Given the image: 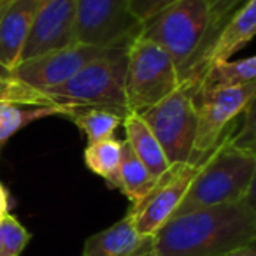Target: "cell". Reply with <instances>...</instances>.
Here are the masks:
<instances>
[{"label": "cell", "instance_id": "28", "mask_svg": "<svg viewBox=\"0 0 256 256\" xmlns=\"http://www.w3.org/2000/svg\"><path fill=\"white\" fill-rule=\"evenodd\" d=\"M9 212V195L6 192V188L0 184V216Z\"/></svg>", "mask_w": 256, "mask_h": 256}, {"label": "cell", "instance_id": "12", "mask_svg": "<svg viewBox=\"0 0 256 256\" xmlns=\"http://www.w3.org/2000/svg\"><path fill=\"white\" fill-rule=\"evenodd\" d=\"M154 251V237L137 232L126 212L120 221L86 238L81 256H144Z\"/></svg>", "mask_w": 256, "mask_h": 256}, {"label": "cell", "instance_id": "31", "mask_svg": "<svg viewBox=\"0 0 256 256\" xmlns=\"http://www.w3.org/2000/svg\"><path fill=\"white\" fill-rule=\"evenodd\" d=\"M144 256H156V252H154V251H151V252H148V254H144Z\"/></svg>", "mask_w": 256, "mask_h": 256}, {"label": "cell", "instance_id": "3", "mask_svg": "<svg viewBox=\"0 0 256 256\" xmlns=\"http://www.w3.org/2000/svg\"><path fill=\"white\" fill-rule=\"evenodd\" d=\"M235 128L237 121L232 124L220 146L206 158L172 218L221 204L242 202L246 198L256 174V154L232 144Z\"/></svg>", "mask_w": 256, "mask_h": 256}, {"label": "cell", "instance_id": "9", "mask_svg": "<svg viewBox=\"0 0 256 256\" xmlns=\"http://www.w3.org/2000/svg\"><path fill=\"white\" fill-rule=\"evenodd\" d=\"M110 48L112 46L102 48L76 42L64 50L51 51V53L20 62L11 70V76L22 84L28 86L36 92L46 93L72 79L82 67H86L90 62L104 56Z\"/></svg>", "mask_w": 256, "mask_h": 256}, {"label": "cell", "instance_id": "26", "mask_svg": "<svg viewBox=\"0 0 256 256\" xmlns=\"http://www.w3.org/2000/svg\"><path fill=\"white\" fill-rule=\"evenodd\" d=\"M244 202L248 204V207L252 210V212H254V216H256V174H254V179H252L251 188H249V192H248V195H246Z\"/></svg>", "mask_w": 256, "mask_h": 256}, {"label": "cell", "instance_id": "10", "mask_svg": "<svg viewBox=\"0 0 256 256\" xmlns=\"http://www.w3.org/2000/svg\"><path fill=\"white\" fill-rule=\"evenodd\" d=\"M202 164L172 165L139 204L130 206L128 212L132 214L139 234L154 237V234L172 220Z\"/></svg>", "mask_w": 256, "mask_h": 256}, {"label": "cell", "instance_id": "8", "mask_svg": "<svg viewBox=\"0 0 256 256\" xmlns=\"http://www.w3.org/2000/svg\"><path fill=\"white\" fill-rule=\"evenodd\" d=\"M76 37L90 46L128 44L142 28L130 0H74Z\"/></svg>", "mask_w": 256, "mask_h": 256}, {"label": "cell", "instance_id": "19", "mask_svg": "<svg viewBox=\"0 0 256 256\" xmlns=\"http://www.w3.org/2000/svg\"><path fill=\"white\" fill-rule=\"evenodd\" d=\"M123 118L104 107H74L68 114V120L81 130L88 144L114 137L118 128L123 126Z\"/></svg>", "mask_w": 256, "mask_h": 256}, {"label": "cell", "instance_id": "27", "mask_svg": "<svg viewBox=\"0 0 256 256\" xmlns=\"http://www.w3.org/2000/svg\"><path fill=\"white\" fill-rule=\"evenodd\" d=\"M226 256H256V242L254 244H249V246H244L240 249H235L232 251L230 254Z\"/></svg>", "mask_w": 256, "mask_h": 256}, {"label": "cell", "instance_id": "24", "mask_svg": "<svg viewBox=\"0 0 256 256\" xmlns=\"http://www.w3.org/2000/svg\"><path fill=\"white\" fill-rule=\"evenodd\" d=\"M246 0H209L210 11H212V37L220 36L221 30L226 26L230 18L240 9ZM214 44V42H212Z\"/></svg>", "mask_w": 256, "mask_h": 256}, {"label": "cell", "instance_id": "25", "mask_svg": "<svg viewBox=\"0 0 256 256\" xmlns=\"http://www.w3.org/2000/svg\"><path fill=\"white\" fill-rule=\"evenodd\" d=\"M172 2H174V0H130L134 14H136V18L139 20L140 23L151 20L154 14H158L162 9L167 8Z\"/></svg>", "mask_w": 256, "mask_h": 256}, {"label": "cell", "instance_id": "5", "mask_svg": "<svg viewBox=\"0 0 256 256\" xmlns=\"http://www.w3.org/2000/svg\"><path fill=\"white\" fill-rule=\"evenodd\" d=\"M128 112L142 114L181 86L172 58L153 40L137 34L128 44L126 64Z\"/></svg>", "mask_w": 256, "mask_h": 256}, {"label": "cell", "instance_id": "7", "mask_svg": "<svg viewBox=\"0 0 256 256\" xmlns=\"http://www.w3.org/2000/svg\"><path fill=\"white\" fill-rule=\"evenodd\" d=\"M256 95V82L224 88L196 90V137L190 164H202L223 140L232 124L248 109Z\"/></svg>", "mask_w": 256, "mask_h": 256}, {"label": "cell", "instance_id": "18", "mask_svg": "<svg viewBox=\"0 0 256 256\" xmlns=\"http://www.w3.org/2000/svg\"><path fill=\"white\" fill-rule=\"evenodd\" d=\"M156 182L158 179L151 174L150 168L136 156V153L123 140V158H121L118 190L130 200V206L139 204L154 188Z\"/></svg>", "mask_w": 256, "mask_h": 256}, {"label": "cell", "instance_id": "21", "mask_svg": "<svg viewBox=\"0 0 256 256\" xmlns=\"http://www.w3.org/2000/svg\"><path fill=\"white\" fill-rule=\"evenodd\" d=\"M30 237V232L12 214L0 218V256H20Z\"/></svg>", "mask_w": 256, "mask_h": 256}, {"label": "cell", "instance_id": "16", "mask_svg": "<svg viewBox=\"0 0 256 256\" xmlns=\"http://www.w3.org/2000/svg\"><path fill=\"white\" fill-rule=\"evenodd\" d=\"M72 109L74 107L60 106V104H28L0 100V146L8 142L26 124L50 116L68 118Z\"/></svg>", "mask_w": 256, "mask_h": 256}, {"label": "cell", "instance_id": "32", "mask_svg": "<svg viewBox=\"0 0 256 256\" xmlns=\"http://www.w3.org/2000/svg\"><path fill=\"white\" fill-rule=\"evenodd\" d=\"M0 2H2V0H0Z\"/></svg>", "mask_w": 256, "mask_h": 256}, {"label": "cell", "instance_id": "13", "mask_svg": "<svg viewBox=\"0 0 256 256\" xmlns=\"http://www.w3.org/2000/svg\"><path fill=\"white\" fill-rule=\"evenodd\" d=\"M40 0H14L0 20V67L12 70L20 64Z\"/></svg>", "mask_w": 256, "mask_h": 256}, {"label": "cell", "instance_id": "4", "mask_svg": "<svg viewBox=\"0 0 256 256\" xmlns=\"http://www.w3.org/2000/svg\"><path fill=\"white\" fill-rule=\"evenodd\" d=\"M130 44V42H128ZM128 44L112 46L104 56L90 62L78 74L44 95L53 104L68 107H104L126 116Z\"/></svg>", "mask_w": 256, "mask_h": 256}, {"label": "cell", "instance_id": "33", "mask_svg": "<svg viewBox=\"0 0 256 256\" xmlns=\"http://www.w3.org/2000/svg\"><path fill=\"white\" fill-rule=\"evenodd\" d=\"M0 218H2V216H0Z\"/></svg>", "mask_w": 256, "mask_h": 256}, {"label": "cell", "instance_id": "22", "mask_svg": "<svg viewBox=\"0 0 256 256\" xmlns=\"http://www.w3.org/2000/svg\"><path fill=\"white\" fill-rule=\"evenodd\" d=\"M240 116L242 121L237 124L232 136V144L238 150L256 154V95Z\"/></svg>", "mask_w": 256, "mask_h": 256}, {"label": "cell", "instance_id": "23", "mask_svg": "<svg viewBox=\"0 0 256 256\" xmlns=\"http://www.w3.org/2000/svg\"><path fill=\"white\" fill-rule=\"evenodd\" d=\"M0 100H12V102L28 104H53L44 93L36 92L28 86L22 84L14 78H0Z\"/></svg>", "mask_w": 256, "mask_h": 256}, {"label": "cell", "instance_id": "20", "mask_svg": "<svg viewBox=\"0 0 256 256\" xmlns=\"http://www.w3.org/2000/svg\"><path fill=\"white\" fill-rule=\"evenodd\" d=\"M123 158V140L110 137L95 144H88L84 150V164L93 174L102 178L109 188L118 190L120 167Z\"/></svg>", "mask_w": 256, "mask_h": 256}, {"label": "cell", "instance_id": "17", "mask_svg": "<svg viewBox=\"0 0 256 256\" xmlns=\"http://www.w3.org/2000/svg\"><path fill=\"white\" fill-rule=\"evenodd\" d=\"M256 82V54L242 60H226L214 64L204 70L196 81L198 92L224 88V86H238Z\"/></svg>", "mask_w": 256, "mask_h": 256}, {"label": "cell", "instance_id": "15", "mask_svg": "<svg viewBox=\"0 0 256 256\" xmlns=\"http://www.w3.org/2000/svg\"><path fill=\"white\" fill-rule=\"evenodd\" d=\"M124 128V142L130 146V150L136 153V156L150 168V172L156 179H160L168 168L172 167L164 153V148L160 146L158 139L154 137L150 124L144 121V118L137 112H128L123 118Z\"/></svg>", "mask_w": 256, "mask_h": 256}, {"label": "cell", "instance_id": "6", "mask_svg": "<svg viewBox=\"0 0 256 256\" xmlns=\"http://www.w3.org/2000/svg\"><path fill=\"white\" fill-rule=\"evenodd\" d=\"M196 86L195 81L181 82L176 92L154 104L140 116L144 118L170 165L190 164L196 137Z\"/></svg>", "mask_w": 256, "mask_h": 256}, {"label": "cell", "instance_id": "14", "mask_svg": "<svg viewBox=\"0 0 256 256\" xmlns=\"http://www.w3.org/2000/svg\"><path fill=\"white\" fill-rule=\"evenodd\" d=\"M256 36V0H246L237 12L230 18L220 36L216 37L209 54L206 56L200 68V76L207 67L220 62H226L237 51L246 48ZM198 76V79H200Z\"/></svg>", "mask_w": 256, "mask_h": 256}, {"label": "cell", "instance_id": "2", "mask_svg": "<svg viewBox=\"0 0 256 256\" xmlns=\"http://www.w3.org/2000/svg\"><path fill=\"white\" fill-rule=\"evenodd\" d=\"M139 34L165 50L178 68L181 82H196L214 42L209 0H174L144 22Z\"/></svg>", "mask_w": 256, "mask_h": 256}, {"label": "cell", "instance_id": "30", "mask_svg": "<svg viewBox=\"0 0 256 256\" xmlns=\"http://www.w3.org/2000/svg\"><path fill=\"white\" fill-rule=\"evenodd\" d=\"M0 78H11V70H8V68L0 67Z\"/></svg>", "mask_w": 256, "mask_h": 256}, {"label": "cell", "instance_id": "1", "mask_svg": "<svg viewBox=\"0 0 256 256\" xmlns=\"http://www.w3.org/2000/svg\"><path fill=\"white\" fill-rule=\"evenodd\" d=\"M254 242L256 216L242 200L168 220L154 234V252L156 256H226Z\"/></svg>", "mask_w": 256, "mask_h": 256}, {"label": "cell", "instance_id": "11", "mask_svg": "<svg viewBox=\"0 0 256 256\" xmlns=\"http://www.w3.org/2000/svg\"><path fill=\"white\" fill-rule=\"evenodd\" d=\"M78 42L74 0H40L20 62Z\"/></svg>", "mask_w": 256, "mask_h": 256}, {"label": "cell", "instance_id": "29", "mask_svg": "<svg viewBox=\"0 0 256 256\" xmlns=\"http://www.w3.org/2000/svg\"><path fill=\"white\" fill-rule=\"evenodd\" d=\"M12 2H14V0H2V2H0V20H2V16L6 14V11H8Z\"/></svg>", "mask_w": 256, "mask_h": 256}]
</instances>
